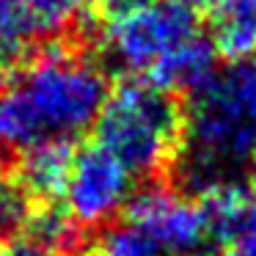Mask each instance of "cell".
<instances>
[{
	"label": "cell",
	"mask_w": 256,
	"mask_h": 256,
	"mask_svg": "<svg viewBox=\"0 0 256 256\" xmlns=\"http://www.w3.org/2000/svg\"><path fill=\"white\" fill-rule=\"evenodd\" d=\"M193 256H215V254H206V250H201V254H193Z\"/></svg>",
	"instance_id": "17"
},
{
	"label": "cell",
	"mask_w": 256,
	"mask_h": 256,
	"mask_svg": "<svg viewBox=\"0 0 256 256\" xmlns=\"http://www.w3.org/2000/svg\"><path fill=\"white\" fill-rule=\"evenodd\" d=\"M74 162V140H47L20 152L12 179L30 206L61 204Z\"/></svg>",
	"instance_id": "7"
},
{
	"label": "cell",
	"mask_w": 256,
	"mask_h": 256,
	"mask_svg": "<svg viewBox=\"0 0 256 256\" xmlns=\"http://www.w3.org/2000/svg\"><path fill=\"white\" fill-rule=\"evenodd\" d=\"M122 215L124 223L146 234L168 256L201 254L210 242V226L201 201L166 184H152L140 193H132Z\"/></svg>",
	"instance_id": "6"
},
{
	"label": "cell",
	"mask_w": 256,
	"mask_h": 256,
	"mask_svg": "<svg viewBox=\"0 0 256 256\" xmlns=\"http://www.w3.org/2000/svg\"><path fill=\"white\" fill-rule=\"evenodd\" d=\"M0 256H64L56 254V250H47L42 245H36L34 240L22 237H8V240H0Z\"/></svg>",
	"instance_id": "14"
},
{
	"label": "cell",
	"mask_w": 256,
	"mask_h": 256,
	"mask_svg": "<svg viewBox=\"0 0 256 256\" xmlns=\"http://www.w3.org/2000/svg\"><path fill=\"white\" fill-rule=\"evenodd\" d=\"M154 0H91V14L102 22H110V20L127 17V14L146 8Z\"/></svg>",
	"instance_id": "13"
},
{
	"label": "cell",
	"mask_w": 256,
	"mask_h": 256,
	"mask_svg": "<svg viewBox=\"0 0 256 256\" xmlns=\"http://www.w3.org/2000/svg\"><path fill=\"white\" fill-rule=\"evenodd\" d=\"M39 36L22 0H0V72L17 69L34 52Z\"/></svg>",
	"instance_id": "10"
},
{
	"label": "cell",
	"mask_w": 256,
	"mask_h": 256,
	"mask_svg": "<svg viewBox=\"0 0 256 256\" xmlns=\"http://www.w3.org/2000/svg\"><path fill=\"white\" fill-rule=\"evenodd\" d=\"M96 256H168L160 245H154L146 234H140L135 226L122 223V226H105L100 242H96Z\"/></svg>",
	"instance_id": "12"
},
{
	"label": "cell",
	"mask_w": 256,
	"mask_h": 256,
	"mask_svg": "<svg viewBox=\"0 0 256 256\" xmlns=\"http://www.w3.org/2000/svg\"><path fill=\"white\" fill-rule=\"evenodd\" d=\"M108 72L69 42L34 50L0 86V149L25 152L47 140H74L94 127Z\"/></svg>",
	"instance_id": "1"
},
{
	"label": "cell",
	"mask_w": 256,
	"mask_h": 256,
	"mask_svg": "<svg viewBox=\"0 0 256 256\" xmlns=\"http://www.w3.org/2000/svg\"><path fill=\"white\" fill-rule=\"evenodd\" d=\"M248 168H250V174H254V182H256V149H254V154H250V160H248Z\"/></svg>",
	"instance_id": "16"
},
{
	"label": "cell",
	"mask_w": 256,
	"mask_h": 256,
	"mask_svg": "<svg viewBox=\"0 0 256 256\" xmlns=\"http://www.w3.org/2000/svg\"><path fill=\"white\" fill-rule=\"evenodd\" d=\"M94 135L135 179H154L171 171L179 157L184 110L174 94L132 78L108 94Z\"/></svg>",
	"instance_id": "3"
},
{
	"label": "cell",
	"mask_w": 256,
	"mask_h": 256,
	"mask_svg": "<svg viewBox=\"0 0 256 256\" xmlns=\"http://www.w3.org/2000/svg\"><path fill=\"white\" fill-rule=\"evenodd\" d=\"M135 176L94 140L74 149L72 174L61 206L83 232L102 228L118 218L132 198Z\"/></svg>",
	"instance_id": "5"
},
{
	"label": "cell",
	"mask_w": 256,
	"mask_h": 256,
	"mask_svg": "<svg viewBox=\"0 0 256 256\" xmlns=\"http://www.w3.org/2000/svg\"><path fill=\"white\" fill-rule=\"evenodd\" d=\"M215 61H218V52L212 47V42L204 34H198L168 52L144 80L168 91V94H193L218 69Z\"/></svg>",
	"instance_id": "8"
},
{
	"label": "cell",
	"mask_w": 256,
	"mask_h": 256,
	"mask_svg": "<svg viewBox=\"0 0 256 256\" xmlns=\"http://www.w3.org/2000/svg\"><path fill=\"white\" fill-rule=\"evenodd\" d=\"M22 6L34 17L39 34L58 36L69 34L91 12V0H22Z\"/></svg>",
	"instance_id": "11"
},
{
	"label": "cell",
	"mask_w": 256,
	"mask_h": 256,
	"mask_svg": "<svg viewBox=\"0 0 256 256\" xmlns=\"http://www.w3.org/2000/svg\"><path fill=\"white\" fill-rule=\"evenodd\" d=\"M210 42L220 58L245 61L256 56V0H226L212 12Z\"/></svg>",
	"instance_id": "9"
},
{
	"label": "cell",
	"mask_w": 256,
	"mask_h": 256,
	"mask_svg": "<svg viewBox=\"0 0 256 256\" xmlns=\"http://www.w3.org/2000/svg\"><path fill=\"white\" fill-rule=\"evenodd\" d=\"M198 34L201 22L193 8L179 0H154L127 17L102 22L100 52L110 69L144 80L168 52Z\"/></svg>",
	"instance_id": "4"
},
{
	"label": "cell",
	"mask_w": 256,
	"mask_h": 256,
	"mask_svg": "<svg viewBox=\"0 0 256 256\" xmlns=\"http://www.w3.org/2000/svg\"><path fill=\"white\" fill-rule=\"evenodd\" d=\"M190 96L174 168L184 190L201 196L248 166L256 149V56L215 69Z\"/></svg>",
	"instance_id": "2"
},
{
	"label": "cell",
	"mask_w": 256,
	"mask_h": 256,
	"mask_svg": "<svg viewBox=\"0 0 256 256\" xmlns=\"http://www.w3.org/2000/svg\"><path fill=\"white\" fill-rule=\"evenodd\" d=\"M179 3H182V6H188V8H193L196 14H198V12L212 14L218 6H220V3H226V0H179Z\"/></svg>",
	"instance_id": "15"
}]
</instances>
